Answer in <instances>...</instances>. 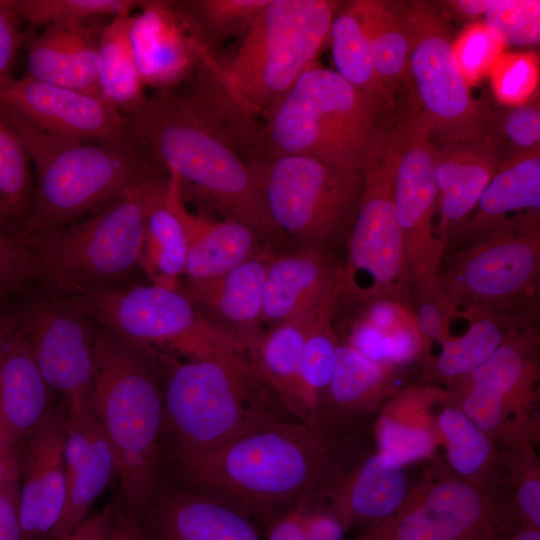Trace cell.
Listing matches in <instances>:
<instances>
[{
    "label": "cell",
    "mask_w": 540,
    "mask_h": 540,
    "mask_svg": "<svg viewBox=\"0 0 540 540\" xmlns=\"http://www.w3.org/2000/svg\"><path fill=\"white\" fill-rule=\"evenodd\" d=\"M303 527L306 540H344L347 531L329 509L310 510L309 505L304 510Z\"/></svg>",
    "instance_id": "52"
},
{
    "label": "cell",
    "mask_w": 540,
    "mask_h": 540,
    "mask_svg": "<svg viewBox=\"0 0 540 540\" xmlns=\"http://www.w3.org/2000/svg\"><path fill=\"white\" fill-rule=\"evenodd\" d=\"M0 104L41 132L103 142L129 135L128 119L100 97L27 76L0 78Z\"/></svg>",
    "instance_id": "17"
},
{
    "label": "cell",
    "mask_w": 540,
    "mask_h": 540,
    "mask_svg": "<svg viewBox=\"0 0 540 540\" xmlns=\"http://www.w3.org/2000/svg\"><path fill=\"white\" fill-rule=\"evenodd\" d=\"M274 254L266 249L220 276L188 281L187 294L203 317L244 352L265 332L262 321L263 288Z\"/></svg>",
    "instance_id": "23"
},
{
    "label": "cell",
    "mask_w": 540,
    "mask_h": 540,
    "mask_svg": "<svg viewBox=\"0 0 540 540\" xmlns=\"http://www.w3.org/2000/svg\"><path fill=\"white\" fill-rule=\"evenodd\" d=\"M460 381L478 382L491 387L502 396L522 428L533 434L538 433V422L534 415L539 383L537 322H526L514 328L488 361L457 382Z\"/></svg>",
    "instance_id": "31"
},
{
    "label": "cell",
    "mask_w": 540,
    "mask_h": 540,
    "mask_svg": "<svg viewBox=\"0 0 540 540\" xmlns=\"http://www.w3.org/2000/svg\"><path fill=\"white\" fill-rule=\"evenodd\" d=\"M95 21L44 27L29 45L25 76L100 97L98 49L104 25L98 28Z\"/></svg>",
    "instance_id": "29"
},
{
    "label": "cell",
    "mask_w": 540,
    "mask_h": 540,
    "mask_svg": "<svg viewBox=\"0 0 540 540\" xmlns=\"http://www.w3.org/2000/svg\"><path fill=\"white\" fill-rule=\"evenodd\" d=\"M131 344L188 360L244 352L215 329L187 293L158 285L113 286L61 299Z\"/></svg>",
    "instance_id": "12"
},
{
    "label": "cell",
    "mask_w": 540,
    "mask_h": 540,
    "mask_svg": "<svg viewBox=\"0 0 540 540\" xmlns=\"http://www.w3.org/2000/svg\"><path fill=\"white\" fill-rule=\"evenodd\" d=\"M489 77L498 102L507 106L527 103L538 88V56L530 52H503L492 66Z\"/></svg>",
    "instance_id": "45"
},
{
    "label": "cell",
    "mask_w": 540,
    "mask_h": 540,
    "mask_svg": "<svg viewBox=\"0 0 540 540\" xmlns=\"http://www.w3.org/2000/svg\"><path fill=\"white\" fill-rule=\"evenodd\" d=\"M113 525V506L89 515L68 536L61 540H111Z\"/></svg>",
    "instance_id": "53"
},
{
    "label": "cell",
    "mask_w": 540,
    "mask_h": 540,
    "mask_svg": "<svg viewBox=\"0 0 540 540\" xmlns=\"http://www.w3.org/2000/svg\"><path fill=\"white\" fill-rule=\"evenodd\" d=\"M168 178L170 200L187 239L184 274L188 281L220 276L267 249L257 235L240 222L227 217L212 221L190 213L183 204L179 180L169 174Z\"/></svg>",
    "instance_id": "30"
},
{
    "label": "cell",
    "mask_w": 540,
    "mask_h": 540,
    "mask_svg": "<svg viewBox=\"0 0 540 540\" xmlns=\"http://www.w3.org/2000/svg\"><path fill=\"white\" fill-rule=\"evenodd\" d=\"M155 164L251 229L273 253L295 249L274 224L245 158L175 90H156L127 117Z\"/></svg>",
    "instance_id": "2"
},
{
    "label": "cell",
    "mask_w": 540,
    "mask_h": 540,
    "mask_svg": "<svg viewBox=\"0 0 540 540\" xmlns=\"http://www.w3.org/2000/svg\"><path fill=\"white\" fill-rule=\"evenodd\" d=\"M335 71L364 94L383 114L393 107V96L381 81L368 39L352 11L342 2L329 30Z\"/></svg>",
    "instance_id": "38"
},
{
    "label": "cell",
    "mask_w": 540,
    "mask_h": 540,
    "mask_svg": "<svg viewBox=\"0 0 540 540\" xmlns=\"http://www.w3.org/2000/svg\"><path fill=\"white\" fill-rule=\"evenodd\" d=\"M54 403L17 320L0 315V437L18 449Z\"/></svg>",
    "instance_id": "22"
},
{
    "label": "cell",
    "mask_w": 540,
    "mask_h": 540,
    "mask_svg": "<svg viewBox=\"0 0 540 540\" xmlns=\"http://www.w3.org/2000/svg\"><path fill=\"white\" fill-rule=\"evenodd\" d=\"M16 320L42 377L66 408L92 404L96 330L90 318L48 296L33 302Z\"/></svg>",
    "instance_id": "16"
},
{
    "label": "cell",
    "mask_w": 540,
    "mask_h": 540,
    "mask_svg": "<svg viewBox=\"0 0 540 540\" xmlns=\"http://www.w3.org/2000/svg\"><path fill=\"white\" fill-rule=\"evenodd\" d=\"M434 144L437 232L448 242L449 236L476 207L502 160L491 132Z\"/></svg>",
    "instance_id": "26"
},
{
    "label": "cell",
    "mask_w": 540,
    "mask_h": 540,
    "mask_svg": "<svg viewBox=\"0 0 540 540\" xmlns=\"http://www.w3.org/2000/svg\"><path fill=\"white\" fill-rule=\"evenodd\" d=\"M13 0H0V78L9 75L24 35Z\"/></svg>",
    "instance_id": "51"
},
{
    "label": "cell",
    "mask_w": 540,
    "mask_h": 540,
    "mask_svg": "<svg viewBox=\"0 0 540 540\" xmlns=\"http://www.w3.org/2000/svg\"><path fill=\"white\" fill-rule=\"evenodd\" d=\"M19 454L0 476V540H25L19 506Z\"/></svg>",
    "instance_id": "49"
},
{
    "label": "cell",
    "mask_w": 540,
    "mask_h": 540,
    "mask_svg": "<svg viewBox=\"0 0 540 540\" xmlns=\"http://www.w3.org/2000/svg\"><path fill=\"white\" fill-rule=\"evenodd\" d=\"M349 5L368 39L377 73L393 96L406 82L409 37L404 3L353 0Z\"/></svg>",
    "instance_id": "36"
},
{
    "label": "cell",
    "mask_w": 540,
    "mask_h": 540,
    "mask_svg": "<svg viewBox=\"0 0 540 540\" xmlns=\"http://www.w3.org/2000/svg\"><path fill=\"white\" fill-rule=\"evenodd\" d=\"M3 108L35 173L31 210L17 234L23 241L81 220L131 187L165 173L131 131L114 141L67 139L34 129Z\"/></svg>",
    "instance_id": "5"
},
{
    "label": "cell",
    "mask_w": 540,
    "mask_h": 540,
    "mask_svg": "<svg viewBox=\"0 0 540 540\" xmlns=\"http://www.w3.org/2000/svg\"><path fill=\"white\" fill-rule=\"evenodd\" d=\"M439 437L447 450L449 469L470 482L499 488L509 481L504 453L458 406L449 404L435 418Z\"/></svg>",
    "instance_id": "35"
},
{
    "label": "cell",
    "mask_w": 540,
    "mask_h": 540,
    "mask_svg": "<svg viewBox=\"0 0 540 540\" xmlns=\"http://www.w3.org/2000/svg\"><path fill=\"white\" fill-rule=\"evenodd\" d=\"M67 409L54 403L19 453V506L25 540H49L65 501Z\"/></svg>",
    "instance_id": "19"
},
{
    "label": "cell",
    "mask_w": 540,
    "mask_h": 540,
    "mask_svg": "<svg viewBox=\"0 0 540 540\" xmlns=\"http://www.w3.org/2000/svg\"><path fill=\"white\" fill-rule=\"evenodd\" d=\"M447 395L434 387H411V415H406L398 393L391 397L376 422L377 451L403 467L431 457L439 434L436 423L421 413Z\"/></svg>",
    "instance_id": "34"
},
{
    "label": "cell",
    "mask_w": 540,
    "mask_h": 540,
    "mask_svg": "<svg viewBox=\"0 0 540 540\" xmlns=\"http://www.w3.org/2000/svg\"><path fill=\"white\" fill-rule=\"evenodd\" d=\"M66 409L65 501L49 540H61L79 526L89 516L95 500L116 477L113 453L93 403Z\"/></svg>",
    "instance_id": "21"
},
{
    "label": "cell",
    "mask_w": 540,
    "mask_h": 540,
    "mask_svg": "<svg viewBox=\"0 0 540 540\" xmlns=\"http://www.w3.org/2000/svg\"><path fill=\"white\" fill-rule=\"evenodd\" d=\"M488 540H540V529L513 523L500 528Z\"/></svg>",
    "instance_id": "57"
},
{
    "label": "cell",
    "mask_w": 540,
    "mask_h": 540,
    "mask_svg": "<svg viewBox=\"0 0 540 540\" xmlns=\"http://www.w3.org/2000/svg\"><path fill=\"white\" fill-rule=\"evenodd\" d=\"M341 442L300 420L165 458L162 478L267 528L309 504L340 464Z\"/></svg>",
    "instance_id": "1"
},
{
    "label": "cell",
    "mask_w": 540,
    "mask_h": 540,
    "mask_svg": "<svg viewBox=\"0 0 540 540\" xmlns=\"http://www.w3.org/2000/svg\"><path fill=\"white\" fill-rule=\"evenodd\" d=\"M138 522L148 540H260L245 516L163 478Z\"/></svg>",
    "instance_id": "25"
},
{
    "label": "cell",
    "mask_w": 540,
    "mask_h": 540,
    "mask_svg": "<svg viewBox=\"0 0 540 540\" xmlns=\"http://www.w3.org/2000/svg\"><path fill=\"white\" fill-rule=\"evenodd\" d=\"M383 116L335 70L315 62L264 117L257 159L306 156L364 171Z\"/></svg>",
    "instance_id": "6"
},
{
    "label": "cell",
    "mask_w": 540,
    "mask_h": 540,
    "mask_svg": "<svg viewBox=\"0 0 540 540\" xmlns=\"http://www.w3.org/2000/svg\"><path fill=\"white\" fill-rule=\"evenodd\" d=\"M156 356L163 397L162 464L165 458L298 420L245 352L187 361Z\"/></svg>",
    "instance_id": "3"
},
{
    "label": "cell",
    "mask_w": 540,
    "mask_h": 540,
    "mask_svg": "<svg viewBox=\"0 0 540 540\" xmlns=\"http://www.w3.org/2000/svg\"><path fill=\"white\" fill-rule=\"evenodd\" d=\"M394 370L357 352L339 336L330 383L313 427L342 442L359 420L392 394Z\"/></svg>",
    "instance_id": "27"
},
{
    "label": "cell",
    "mask_w": 540,
    "mask_h": 540,
    "mask_svg": "<svg viewBox=\"0 0 540 540\" xmlns=\"http://www.w3.org/2000/svg\"><path fill=\"white\" fill-rule=\"evenodd\" d=\"M309 504L300 505L268 527V540H306L303 514Z\"/></svg>",
    "instance_id": "54"
},
{
    "label": "cell",
    "mask_w": 540,
    "mask_h": 540,
    "mask_svg": "<svg viewBox=\"0 0 540 540\" xmlns=\"http://www.w3.org/2000/svg\"><path fill=\"white\" fill-rule=\"evenodd\" d=\"M12 221H14L13 215L0 197V230L7 232L5 228Z\"/></svg>",
    "instance_id": "58"
},
{
    "label": "cell",
    "mask_w": 540,
    "mask_h": 540,
    "mask_svg": "<svg viewBox=\"0 0 540 540\" xmlns=\"http://www.w3.org/2000/svg\"><path fill=\"white\" fill-rule=\"evenodd\" d=\"M269 0H190L178 2L191 20L204 48H216L242 37Z\"/></svg>",
    "instance_id": "40"
},
{
    "label": "cell",
    "mask_w": 540,
    "mask_h": 540,
    "mask_svg": "<svg viewBox=\"0 0 540 540\" xmlns=\"http://www.w3.org/2000/svg\"><path fill=\"white\" fill-rule=\"evenodd\" d=\"M129 39L144 86L172 90L200 62L202 43L178 2L143 0L131 15Z\"/></svg>",
    "instance_id": "20"
},
{
    "label": "cell",
    "mask_w": 540,
    "mask_h": 540,
    "mask_svg": "<svg viewBox=\"0 0 540 540\" xmlns=\"http://www.w3.org/2000/svg\"><path fill=\"white\" fill-rule=\"evenodd\" d=\"M338 342L334 320L315 327L306 338L299 375V420L310 426L325 398Z\"/></svg>",
    "instance_id": "41"
},
{
    "label": "cell",
    "mask_w": 540,
    "mask_h": 540,
    "mask_svg": "<svg viewBox=\"0 0 540 540\" xmlns=\"http://www.w3.org/2000/svg\"><path fill=\"white\" fill-rule=\"evenodd\" d=\"M342 2L269 0L227 59L206 52L225 92L248 120L264 119L316 62Z\"/></svg>",
    "instance_id": "7"
},
{
    "label": "cell",
    "mask_w": 540,
    "mask_h": 540,
    "mask_svg": "<svg viewBox=\"0 0 540 540\" xmlns=\"http://www.w3.org/2000/svg\"><path fill=\"white\" fill-rule=\"evenodd\" d=\"M483 24L503 45L526 46L540 41L539 0H493Z\"/></svg>",
    "instance_id": "44"
},
{
    "label": "cell",
    "mask_w": 540,
    "mask_h": 540,
    "mask_svg": "<svg viewBox=\"0 0 540 540\" xmlns=\"http://www.w3.org/2000/svg\"><path fill=\"white\" fill-rule=\"evenodd\" d=\"M409 37V112L434 143L491 132L492 115L475 100L453 51L446 22L422 4H404Z\"/></svg>",
    "instance_id": "13"
},
{
    "label": "cell",
    "mask_w": 540,
    "mask_h": 540,
    "mask_svg": "<svg viewBox=\"0 0 540 540\" xmlns=\"http://www.w3.org/2000/svg\"><path fill=\"white\" fill-rule=\"evenodd\" d=\"M111 540H148L139 522L129 518L118 503L113 506Z\"/></svg>",
    "instance_id": "55"
},
{
    "label": "cell",
    "mask_w": 540,
    "mask_h": 540,
    "mask_svg": "<svg viewBox=\"0 0 540 540\" xmlns=\"http://www.w3.org/2000/svg\"><path fill=\"white\" fill-rule=\"evenodd\" d=\"M535 212L540 213V149L515 153L501 162L474 210L449 236L447 251Z\"/></svg>",
    "instance_id": "28"
},
{
    "label": "cell",
    "mask_w": 540,
    "mask_h": 540,
    "mask_svg": "<svg viewBox=\"0 0 540 540\" xmlns=\"http://www.w3.org/2000/svg\"><path fill=\"white\" fill-rule=\"evenodd\" d=\"M246 161L271 219L293 246L340 257L360 206L364 171L296 155Z\"/></svg>",
    "instance_id": "10"
},
{
    "label": "cell",
    "mask_w": 540,
    "mask_h": 540,
    "mask_svg": "<svg viewBox=\"0 0 540 540\" xmlns=\"http://www.w3.org/2000/svg\"><path fill=\"white\" fill-rule=\"evenodd\" d=\"M442 3L460 16L475 18L483 16L491 8L493 0H450Z\"/></svg>",
    "instance_id": "56"
},
{
    "label": "cell",
    "mask_w": 540,
    "mask_h": 540,
    "mask_svg": "<svg viewBox=\"0 0 540 540\" xmlns=\"http://www.w3.org/2000/svg\"><path fill=\"white\" fill-rule=\"evenodd\" d=\"M437 292L454 318L484 313L537 322L540 304V213L446 251Z\"/></svg>",
    "instance_id": "9"
},
{
    "label": "cell",
    "mask_w": 540,
    "mask_h": 540,
    "mask_svg": "<svg viewBox=\"0 0 540 540\" xmlns=\"http://www.w3.org/2000/svg\"><path fill=\"white\" fill-rule=\"evenodd\" d=\"M499 119L500 134L513 148L515 153L537 150L540 146V109L538 102L510 106Z\"/></svg>",
    "instance_id": "47"
},
{
    "label": "cell",
    "mask_w": 540,
    "mask_h": 540,
    "mask_svg": "<svg viewBox=\"0 0 540 540\" xmlns=\"http://www.w3.org/2000/svg\"><path fill=\"white\" fill-rule=\"evenodd\" d=\"M404 467L379 451L352 467L340 464L313 499L329 500V509L346 529L362 530L394 514L410 490Z\"/></svg>",
    "instance_id": "24"
},
{
    "label": "cell",
    "mask_w": 540,
    "mask_h": 540,
    "mask_svg": "<svg viewBox=\"0 0 540 540\" xmlns=\"http://www.w3.org/2000/svg\"><path fill=\"white\" fill-rule=\"evenodd\" d=\"M333 317L304 316L267 330L248 350L250 362L299 420V375L308 334Z\"/></svg>",
    "instance_id": "33"
},
{
    "label": "cell",
    "mask_w": 540,
    "mask_h": 540,
    "mask_svg": "<svg viewBox=\"0 0 540 540\" xmlns=\"http://www.w3.org/2000/svg\"><path fill=\"white\" fill-rule=\"evenodd\" d=\"M413 313L417 329L425 343L432 340L442 343L452 336L448 327L450 320L454 318L453 313L439 294L435 298L416 302Z\"/></svg>",
    "instance_id": "50"
},
{
    "label": "cell",
    "mask_w": 540,
    "mask_h": 540,
    "mask_svg": "<svg viewBox=\"0 0 540 540\" xmlns=\"http://www.w3.org/2000/svg\"><path fill=\"white\" fill-rule=\"evenodd\" d=\"M394 201L413 301L437 296L438 275L448 242L437 232L435 144L408 111L393 128Z\"/></svg>",
    "instance_id": "15"
},
{
    "label": "cell",
    "mask_w": 540,
    "mask_h": 540,
    "mask_svg": "<svg viewBox=\"0 0 540 540\" xmlns=\"http://www.w3.org/2000/svg\"><path fill=\"white\" fill-rule=\"evenodd\" d=\"M395 137L383 129L364 168V189L341 263V305L389 301L413 309L394 201Z\"/></svg>",
    "instance_id": "11"
},
{
    "label": "cell",
    "mask_w": 540,
    "mask_h": 540,
    "mask_svg": "<svg viewBox=\"0 0 540 540\" xmlns=\"http://www.w3.org/2000/svg\"><path fill=\"white\" fill-rule=\"evenodd\" d=\"M132 14L114 17L103 26L98 49L99 95L125 117L147 97L129 39Z\"/></svg>",
    "instance_id": "37"
},
{
    "label": "cell",
    "mask_w": 540,
    "mask_h": 540,
    "mask_svg": "<svg viewBox=\"0 0 540 540\" xmlns=\"http://www.w3.org/2000/svg\"><path fill=\"white\" fill-rule=\"evenodd\" d=\"M31 167L26 145L0 104V197L11 211L14 221L21 222V229L33 202Z\"/></svg>",
    "instance_id": "42"
},
{
    "label": "cell",
    "mask_w": 540,
    "mask_h": 540,
    "mask_svg": "<svg viewBox=\"0 0 540 540\" xmlns=\"http://www.w3.org/2000/svg\"><path fill=\"white\" fill-rule=\"evenodd\" d=\"M143 0H13L22 22L43 26L66 21L112 19L134 13Z\"/></svg>",
    "instance_id": "43"
},
{
    "label": "cell",
    "mask_w": 540,
    "mask_h": 540,
    "mask_svg": "<svg viewBox=\"0 0 540 540\" xmlns=\"http://www.w3.org/2000/svg\"><path fill=\"white\" fill-rule=\"evenodd\" d=\"M460 318L468 322L467 330L440 343L441 351L434 365L436 374L451 382L466 378L488 361L514 328L533 322L484 313L465 314Z\"/></svg>",
    "instance_id": "39"
},
{
    "label": "cell",
    "mask_w": 540,
    "mask_h": 540,
    "mask_svg": "<svg viewBox=\"0 0 540 540\" xmlns=\"http://www.w3.org/2000/svg\"><path fill=\"white\" fill-rule=\"evenodd\" d=\"M512 522L510 502L498 488L433 466L394 514L350 540H488Z\"/></svg>",
    "instance_id": "14"
},
{
    "label": "cell",
    "mask_w": 540,
    "mask_h": 540,
    "mask_svg": "<svg viewBox=\"0 0 540 540\" xmlns=\"http://www.w3.org/2000/svg\"><path fill=\"white\" fill-rule=\"evenodd\" d=\"M93 357V407L113 453L118 504L139 521L162 480L160 363L103 326L96 329Z\"/></svg>",
    "instance_id": "4"
},
{
    "label": "cell",
    "mask_w": 540,
    "mask_h": 540,
    "mask_svg": "<svg viewBox=\"0 0 540 540\" xmlns=\"http://www.w3.org/2000/svg\"><path fill=\"white\" fill-rule=\"evenodd\" d=\"M186 257L184 227L170 200L168 174H164L149 187L139 266L154 285L180 289Z\"/></svg>",
    "instance_id": "32"
},
{
    "label": "cell",
    "mask_w": 540,
    "mask_h": 540,
    "mask_svg": "<svg viewBox=\"0 0 540 540\" xmlns=\"http://www.w3.org/2000/svg\"><path fill=\"white\" fill-rule=\"evenodd\" d=\"M340 257L308 248L274 254L265 277V331L304 316L336 317L341 305Z\"/></svg>",
    "instance_id": "18"
},
{
    "label": "cell",
    "mask_w": 540,
    "mask_h": 540,
    "mask_svg": "<svg viewBox=\"0 0 540 540\" xmlns=\"http://www.w3.org/2000/svg\"><path fill=\"white\" fill-rule=\"evenodd\" d=\"M32 278L28 246L17 236L0 230V301Z\"/></svg>",
    "instance_id": "48"
},
{
    "label": "cell",
    "mask_w": 540,
    "mask_h": 540,
    "mask_svg": "<svg viewBox=\"0 0 540 540\" xmlns=\"http://www.w3.org/2000/svg\"><path fill=\"white\" fill-rule=\"evenodd\" d=\"M503 47L483 22L466 26L453 39L455 60L469 87L489 75Z\"/></svg>",
    "instance_id": "46"
},
{
    "label": "cell",
    "mask_w": 540,
    "mask_h": 540,
    "mask_svg": "<svg viewBox=\"0 0 540 540\" xmlns=\"http://www.w3.org/2000/svg\"><path fill=\"white\" fill-rule=\"evenodd\" d=\"M155 176L85 218L27 240L32 278L65 299L119 286L139 266L147 195Z\"/></svg>",
    "instance_id": "8"
}]
</instances>
